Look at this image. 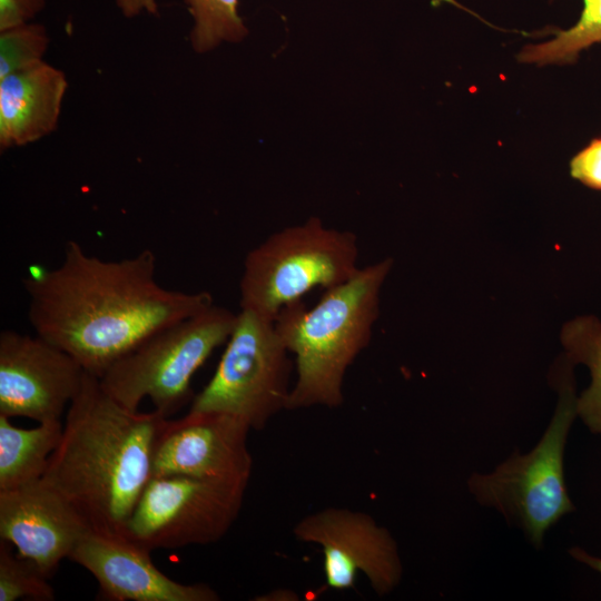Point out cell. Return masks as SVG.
Here are the masks:
<instances>
[{"mask_svg":"<svg viewBox=\"0 0 601 601\" xmlns=\"http://www.w3.org/2000/svg\"><path fill=\"white\" fill-rule=\"evenodd\" d=\"M150 249L119 260L89 255L67 242L52 269L30 268L22 278L35 333L100 377L157 331L214 304L208 292L162 287Z\"/></svg>","mask_w":601,"mask_h":601,"instance_id":"obj_1","label":"cell"},{"mask_svg":"<svg viewBox=\"0 0 601 601\" xmlns=\"http://www.w3.org/2000/svg\"><path fill=\"white\" fill-rule=\"evenodd\" d=\"M167 418L155 410L124 407L86 372L42 480L90 531L124 535L152 477L155 449Z\"/></svg>","mask_w":601,"mask_h":601,"instance_id":"obj_2","label":"cell"},{"mask_svg":"<svg viewBox=\"0 0 601 601\" xmlns=\"http://www.w3.org/2000/svg\"><path fill=\"white\" fill-rule=\"evenodd\" d=\"M392 264L385 258L359 267L348 280L325 289L311 308L297 300L280 309L275 327L295 357L288 411L344 403L346 372L371 342Z\"/></svg>","mask_w":601,"mask_h":601,"instance_id":"obj_3","label":"cell"},{"mask_svg":"<svg viewBox=\"0 0 601 601\" xmlns=\"http://www.w3.org/2000/svg\"><path fill=\"white\" fill-rule=\"evenodd\" d=\"M357 258V237L325 227L317 217L276 231L245 257L240 309L275 321L282 308L312 289H329L353 277Z\"/></svg>","mask_w":601,"mask_h":601,"instance_id":"obj_4","label":"cell"},{"mask_svg":"<svg viewBox=\"0 0 601 601\" xmlns=\"http://www.w3.org/2000/svg\"><path fill=\"white\" fill-rule=\"evenodd\" d=\"M236 319L237 314L213 304L170 324L115 362L99 377L100 385L130 411L148 397L169 418L191 398L194 375L227 342Z\"/></svg>","mask_w":601,"mask_h":601,"instance_id":"obj_5","label":"cell"},{"mask_svg":"<svg viewBox=\"0 0 601 601\" xmlns=\"http://www.w3.org/2000/svg\"><path fill=\"white\" fill-rule=\"evenodd\" d=\"M566 364L553 417L536 446L512 455L492 473L474 474L471 492L483 504L514 519L535 545L546 530L574 510L564 482V447L577 416L574 382Z\"/></svg>","mask_w":601,"mask_h":601,"instance_id":"obj_6","label":"cell"},{"mask_svg":"<svg viewBox=\"0 0 601 601\" xmlns=\"http://www.w3.org/2000/svg\"><path fill=\"white\" fill-rule=\"evenodd\" d=\"M214 375L189 412L223 413L260 431L287 410L293 383L290 353L274 321L240 309Z\"/></svg>","mask_w":601,"mask_h":601,"instance_id":"obj_7","label":"cell"},{"mask_svg":"<svg viewBox=\"0 0 601 601\" xmlns=\"http://www.w3.org/2000/svg\"><path fill=\"white\" fill-rule=\"evenodd\" d=\"M246 490L219 480L152 476L124 535L150 552L218 542L237 520Z\"/></svg>","mask_w":601,"mask_h":601,"instance_id":"obj_8","label":"cell"},{"mask_svg":"<svg viewBox=\"0 0 601 601\" xmlns=\"http://www.w3.org/2000/svg\"><path fill=\"white\" fill-rule=\"evenodd\" d=\"M303 543L321 546L328 588H354L363 574L373 591L383 597L402 579L397 544L372 515L347 508L329 506L303 516L293 528Z\"/></svg>","mask_w":601,"mask_h":601,"instance_id":"obj_9","label":"cell"},{"mask_svg":"<svg viewBox=\"0 0 601 601\" xmlns=\"http://www.w3.org/2000/svg\"><path fill=\"white\" fill-rule=\"evenodd\" d=\"M86 371L39 335L0 333V414L57 421L81 388Z\"/></svg>","mask_w":601,"mask_h":601,"instance_id":"obj_10","label":"cell"},{"mask_svg":"<svg viewBox=\"0 0 601 601\" xmlns=\"http://www.w3.org/2000/svg\"><path fill=\"white\" fill-rule=\"evenodd\" d=\"M250 427L239 418L214 412H188L167 418L157 440L152 476L186 475L248 485L253 457Z\"/></svg>","mask_w":601,"mask_h":601,"instance_id":"obj_11","label":"cell"},{"mask_svg":"<svg viewBox=\"0 0 601 601\" xmlns=\"http://www.w3.org/2000/svg\"><path fill=\"white\" fill-rule=\"evenodd\" d=\"M88 531L77 511L42 479L0 491V539L49 579Z\"/></svg>","mask_w":601,"mask_h":601,"instance_id":"obj_12","label":"cell"},{"mask_svg":"<svg viewBox=\"0 0 601 601\" xmlns=\"http://www.w3.org/2000/svg\"><path fill=\"white\" fill-rule=\"evenodd\" d=\"M69 560L97 580L101 600L108 601H218L208 584H186L161 572L150 551L125 535L88 531Z\"/></svg>","mask_w":601,"mask_h":601,"instance_id":"obj_13","label":"cell"},{"mask_svg":"<svg viewBox=\"0 0 601 601\" xmlns=\"http://www.w3.org/2000/svg\"><path fill=\"white\" fill-rule=\"evenodd\" d=\"M68 80L41 60L0 79V147H22L56 130Z\"/></svg>","mask_w":601,"mask_h":601,"instance_id":"obj_14","label":"cell"},{"mask_svg":"<svg viewBox=\"0 0 601 601\" xmlns=\"http://www.w3.org/2000/svg\"><path fill=\"white\" fill-rule=\"evenodd\" d=\"M63 424L60 420L21 428L0 414V491L41 480L58 446Z\"/></svg>","mask_w":601,"mask_h":601,"instance_id":"obj_15","label":"cell"},{"mask_svg":"<svg viewBox=\"0 0 601 601\" xmlns=\"http://www.w3.org/2000/svg\"><path fill=\"white\" fill-rule=\"evenodd\" d=\"M194 26L190 43L195 51L206 52L221 42L243 40L248 29L239 16V0H183ZM117 8L126 18H134L142 12L158 16L156 0H115Z\"/></svg>","mask_w":601,"mask_h":601,"instance_id":"obj_16","label":"cell"},{"mask_svg":"<svg viewBox=\"0 0 601 601\" xmlns=\"http://www.w3.org/2000/svg\"><path fill=\"white\" fill-rule=\"evenodd\" d=\"M561 341L569 363L587 365L591 375L589 387L577 398V415L593 433H601V323L593 316L568 322Z\"/></svg>","mask_w":601,"mask_h":601,"instance_id":"obj_17","label":"cell"},{"mask_svg":"<svg viewBox=\"0 0 601 601\" xmlns=\"http://www.w3.org/2000/svg\"><path fill=\"white\" fill-rule=\"evenodd\" d=\"M579 20L566 30H552V40L524 47L518 55L522 62L538 66L570 63L579 53L593 43L601 42V0H582Z\"/></svg>","mask_w":601,"mask_h":601,"instance_id":"obj_18","label":"cell"},{"mask_svg":"<svg viewBox=\"0 0 601 601\" xmlns=\"http://www.w3.org/2000/svg\"><path fill=\"white\" fill-rule=\"evenodd\" d=\"M47 578L31 561L13 553L12 545L0 541V601L55 600Z\"/></svg>","mask_w":601,"mask_h":601,"instance_id":"obj_19","label":"cell"},{"mask_svg":"<svg viewBox=\"0 0 601 601\" xmlns=\"http://www.w3.org/2000/svg\"><path fill=\"white\" fill-rule=\"evenodd\" d=\"M49 41L45 26L32 21L0 30V79L41 61Z\"/></svg>","mask_w":601,"mask_h":601,"instance_id":"obj_20","label":"cell"},{"mask_svg":"<svg viewBox=\"0 0 601 601\" xmlns=\"http://www.w3.org/2000/svg\"><path fill=\"white\" fill-rule=\"evenodd\" d=\"M570 173L583 185L601 190V138L593 139L571 159Z\"/></svg>","mask_w":601,"mask_h":601,"instance_id":"obj_21","label":"cell"},{"mask_svg":"<svg viewBox=\"0 0 601 601\" xmlns=\"http://www.w3.org/2000/svg\"><path fill=\"white\" fill-rule=\"evenodd\" d=\"M46 0H0V30L31 22Z\"/></svg>","mask_w":601,"mask_h":601,"instance_id":"obj_22","label":"cell"},{"mask_svg":"<svg viewBox=\"0 0 601 601\" xmlns=\"http://www.w3.org/2000/svg\"><path fill=\"white\" fill-rule=\"evenodd\" d=\"M570 554L578 562H581L589 568L593 569L601 575V558L594 556L581 548H573L570 550Z\"/></svg>","mask_w":601,"mask_h":601,"instance_id":"obj_23","label":"cell"}]
</instances>
